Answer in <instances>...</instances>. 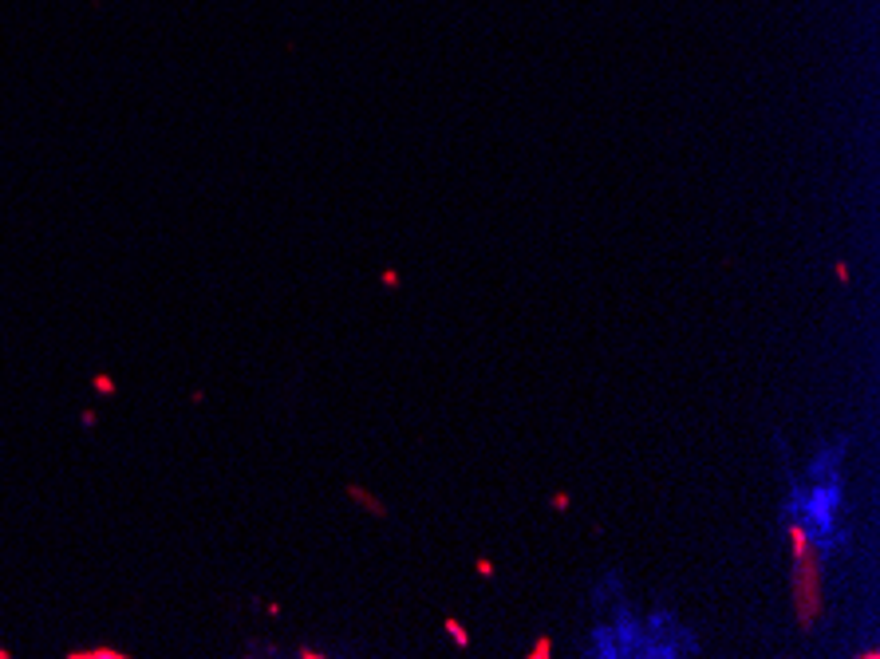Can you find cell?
Listing matches in <instances>:
<instances>
[{
    "label": "cell",
    "instance_id": "6da1fadb",
    "mask_svg": "<svg viewBox=\"0 0 880 659\" xmlns=\"http://www.w3.org/2000/svg\"><path fill=\"white\" fill-rule=\"evenodd\" d=\"M352 497H356V501H363V506H367V510H371V513H379V517L387 513V510H383V501H371V497L363 494V490H352Z\"/></svg>",
    "mask_w": 880,
    "mask_h": 659
},
{
    "label": "cell",
    "instance_id": "7a4b0ae2",
    "mask_svg": "<svg viewBox=\"0 0 880 659\" xmlns=\"http://www.w3.org/2000/svg\"><path fill=\"white\" fill-rule=\"evenodd\" d=\"M446 632L454 636V643H458V647H466V632L458 627V620H446Z\"/></svg>",
    "mask_w": 880,
    "mask_h": 659
},
{
    "label": "cell",
    "instance_id": "3957f363",
    "mask_svg": "<svg viewBox=\"0 0 880 659\" xmlns=\"http://www.w3.org/2000/svg\"><path fill=\"white\" fill-rule=\"evenodd\" d=\"M533 656H537V659H545V656H549V640H541L537 647H533Z\"/></svg>",
    "mask_w": 880,
    "mask_h": 659
}]
</instances>
